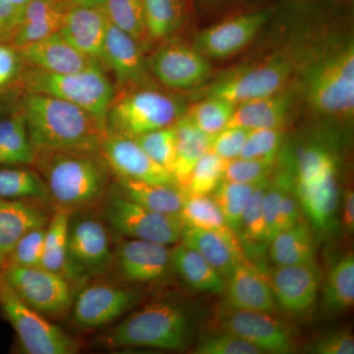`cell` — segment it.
<instances>
[{
	"label": "cell",
	"instance_id": "1",
	"mask_svg": "<svg viewBox=\"0 0 354 354\" xmlns=\"http://www.w3.org/2000/svg\"><path fill=\"white\" fill-rule=\"evenodd\" d=\"M18 111L36 150L100 153L108 136L106 122L50 95L24 92Z\"/></svg>",
	"mask_w": 354,
	"mask_h": 354
},
{
	"label": "cell",
	"instance_id": "2",
	"mask_svg": "<svg viewBox=\"0 0 354 354\" xmlns=\"http://www.w3.org/2000/svg\"><path fill=\"white\" fill-rule=\"evenodd\" d=\"M32 167L46 183L51 205L72 213L100 206L113 174L101 153L36 150Z\"/></svg>",
	"mask_w": 354,
	"mask_h": 354
},
{
	"label": "cell",
	"instance_id": "3",
	"mask_svg": "<svg viewBox=\"0 0 354 354\" xmlns=\"http://www.w3.org/2000/svg\"><path fill=\"white\" fill-rule=\"evenodd\" d=\"M192 312L171 300H157L135 310L104 335L101 344L109 349L148 348L183 351L194 334Z\"/></svg>",
	"mask_w": 354,
	"mask_h": 354
},
{
	"label": "cell",
	"instance_id": "4",
	"mask_svg": "<svg viewBox=\"0 0 354 354\" xmlns=\"http://www.w3.org/2000/svg\"><path fill=\"white\" fill-rule=\"evenodd\" d=\"M24 92L57 97L106 122L115 86L102 64L73 73L55 74L25 66L18 83Z\"/></svg>",
	"mask_w": 354,
	"mask_h": 354
},
{
	"label": "cell",
	"instance_id": "5",
	"mask_svg": "<svg viewBox=\"0 0 354 354\" xmlns=\"http://www.w3.org/2000/svg\"><path fill=\"white\" fill-rule=\"evenodd\" d=\"M305 95L312 111L325 118L349 120L354 113V44H339L310 66Z\"/></svg>",
	"mask_w": 354,
	"mask_h": 354
},
{
	"label": "cell",
	"instance_id": "6",
	"mask_svg": "<svg viewBox=\"0 0 354 354\" xmlns=\"http://www.w3.org/2000/svg\"><path fill=\"white\" fill-rule=\"evenodd\" d=\"M183 104L151 86L116 91L106 125L109 134L136 138L171 127L183 115Z\"/></svg>",
	"mask_w": 354,
	"mask_h": 354
},
{
	"label": "cell",
	"instance_id": "7",
	"mask_svg": "<svg viewBox=\"0 0 354 354\" xmlns=\"http://www.w3.org/2000/svg\"><path fill=\"white\" fill-rule=\"evenodd\" d=\"M113 248L109 228L92 209L75 212L70 218L64 276L82 286L111 271Z\"/></svg>",
	"mask_w": 354,
	"mask_h": 354
},
{
	"label": "cell",
	"instance_id": "8",
	"mask_svg": "<svg viewBox=\"0 0 354 354\" xmlns=\"http://www.w3.org/2000/svg\"><path fill=\"white\" fill-rule=\"evenodd\" d=\"M337 162L330 153L311 151L295 165L297 199L318 232L333 227L339 205Z\"/></svg>",
	"mask_w": 354,
	"mask_h": 354
},
{
	"label": "cell",
	"instance_id": "9",
	"mask_svg": "<svg viewBox=\"0 0 354 354\" xmlns=\"http://www.w3.org/2000/svg\"><path fill=\"white\" fill-rule=\"evenodd\" d=\"M106 225L128 239L171 245L180 241L183 223L177 216L165 215L132 201L111 183L101 204Z\"/></svg>",
	"mask_w": 354,
	"mask_h": 354
},
{
	"label": "cell",
	"instance_id": "10",
	"mask_svg": "<svg viewBox=\"0 0 354 354\" xmlns=\"http://www.w3.org/2000/svg\"><path fill=\"white\" fill-rule=\"evenodd\" d=\"M0 310L12 326L25 353L75 354L80 351V344L75 337L23 302L1 272Z\"/></svg>",
	"mask_w": 354,
	"mask_h": 354
},
{
	"label": "cell",
	"instance_id": "11",
	"mask_svg": "<svg viewBox=\"0 0 354 354\" xmlns=\"http://www.w3.org/2000/svg\"><path fill=\"white\" fill-rule=\"evenodd\" d=\"M0 272L18 297L44 316L60 318L71 311L75 293L64 274L22 266H7Z\"/></svg>",
	"mask_w": 354,
	"mask_h": 354
},
{
	"label": "cell",
	"instance_id": "12",
	"mask_svg": "<svg viewBox=\"0 0 354 354\" xmlns=\"http://www.w3.org/2000/svg\"><path fill=\"white\" fill-rule=\"evenodd\" d=\"M293 73L290 58L277 53L248 67L236 70L212 84L206 97L227 100L235 106L277 94L285 88Z\"/></svg>",
	"mask_w": 354,
	"mask_h": 354
},
{
	"label": "cell",
	"instance_id": "13",
	"mask_svg": "<svg viewBox=\"0 0 354 354\" xmlns=\"http://www.w3.org/2000/svg\"><path fill=\"white\" fill-rule=\"evenodd\" d=\"M82 286L71 308L74 323L81 329H97L109 325L141 299L138 290L120 281L95 278Z\"/></svg>",
	"mask_w": 354,
	"mask_h": 354
},
{
	"label": "cell",
	"instance_id": "14",
	"mask_svg": "<svg viewBox=\"0 0 354 354\" xmlns=\"http://www.w3.org/2000/svg\"><path fill=\"white\" fill-rule=\"evenodd\" d=\"M221 328L250 342L262 353L288 354L297 351L292 327L274 314L225 307L220 316Z\"/></svg>",
	"mask_w": 354,
	"mask_h": 354
},
{
	"label": "cell",
	"instance_id": "15",
	"mask_svg": "<svg viewBox=\"0 0 354 354\" xmlns=\"http://www.w3.org/2000/svg\"><path fill=\"white\" fill-rule=\"evenodd\" d=\"M128 285L162 281L171 270V249L157 242L125 239L113 247L111 271Z\"/></svg>",
	"mask_w": 354,
	"mask_h": 354
},
{
	"label": "cell",
	"instance_id": "16",
	"mask_svg": "<svg viewBox=\"0 0 354 354\" xmlns=\"http://www.w3.org/2000/svg\"><path fill=\"white\" fill-rule=\"evenodd\" d=\"M150 73L172 90L196 88L208 80L212 66L198 48L183 44H165L147 60Z\"/></svg>",
	"mask_w": 354,
	"mask_h": 354
},
{
	"label": "cell",
	"instance_id": "17",
	"mask_svg": "<svg viewBox=\"0 0 354 354\" xmlns=\"http://www.w3.org/2000/svg\"><path fill=\"white\" fill-rule=\"evenodd\" d=\"M270 281L278 310L286 315L302 316L316 304L321 272L315 262L274 266Z\"/></svg>",
	"mask_w": 354,
	"mask_h": 354
},
{
	"label": "cell",
	"instance_id": "18",
	"mask_svg": "<svg viewBox=\"0 0 354 354\" xmlns=\"http://www.w3.org/2000/svg\"><path fill=\"white\" fill-rule=\"evenodd\" d=\"M144 48L109 21L100 62L113 73L116 91L151 86Z\"/></svg>",
	"mask_w": 354,
	"mask_h": 354
},
{
	"label": "cell",
	"instance_id": "19",
	"mask_svg": "<svg viewBox=\"0 0 354 354\" xmlns=\"http://www.w3.org/2000/svg\"><path fill=\"white\" fill-rule=\"evenodd\" d=\"M100 153L115 178L177 184L171 172L149 157L134 138L108 133Z\"/></svg>",
	"mask_w": 354,
	"mask_h": 354
},
{
	"label": "cell",
	"instance_id": "20",
	"mask_svg": "<svg viewBox=\"0 0 354 354\" xmlns=\"http://www.w3.org/2000/svg\"><path fill=\"white\" fill-rule=\"evenodd\" d=\"M227 307L248 311H278L270 277L249 258H244L225 279Z\"/></svg>",
	"mask_w": 354,
	"mask_h": 354
},
{
	"label": "cell",
	"instance_id": "21",
	"mask_svg": "<svg viewBox=\"0 0 354 354\" xmlns=\"http://www.w3.org/2000/svg\"><path fill=\"white\" fill-rule=\"evenodd\" d=\"M269 12L247 13L207 28L198 36L196 46L206 57L227 58L250 43L269 19Z\"/></svg>",
	"mask_w": 354,
	"mask_h": 354
},
{
	"label": "cell",
	"instance_id": "22",
	"mask_svg": "<svg viewBox=\"0 0 354 354\" xmlns=\"http://www.w3.org/2000/svg\"><path fill=\"white\" fill-rule=\"evenodd\" d=\"M17 50L25 66L48 73H73L102 64L100 60L77 50L60 36L59 32L41 41L25 44Z\"/></svg>",
	"mask_w": 354,
	"mask_h": 354
},
{
	"label": "cell",
	"instance_id": "23",
	"mask_svg": "<svg viewBox=\"0 0 354 354\" xmlns=\"http://www.w3.org/2000/svg\"><path fill=\"white\" fill-rule=\"evenodd\" d=\"M48 206L27 200L0 199V271L26 232L48 225L51 216Z\"/></svg>",
	"mask_w": 354,
	"mask_h": 354
},
{
	"label": "cell",
	"instance_id": "24",
	"mask_svg": "<svg viewBox=\"0 0 354 354\" xmlns=\"http://www.w3.org/2000/svg\"><path fill=\"white\" fill-rule=\"evenodd\" d=\"M181 242L194 249L227 279L235 266L246 257L239 235L223 230L183 227Z\"/></svg>",
	"mask_w": 354,
	"mask_h": 354
},
{
	"label": "cell",
	"instance_id": "25",
	"mask_svg": "<svg viewBox=\"0 0 354 354\" xmlns=\"http://www.w3.org/2000/svg\"><path fill=\"white\" fill-rule=\"evenodd\" d=\"M108 26L102 6L73 4L58 32L77 50L100 60Z\"/></svg>",
	"mask_w": 354,
	"mask_h": 354
},
{
	"label": "cell",
	"instance_id": "26",
	"mask_svg": "<svg viewBox=\"0 0 354 354\" xmlns=\"http://www.w3.org/2000/svg\"><path fill=\"white\" fill-rule=\"evenodd\" d=\"M72 6V0H29L22 6L19 27L10 44L18 48L57 34Z\"/></svg>",
	"mask_w": 354,
	"mask_h": 354
},
{
	"label": "cell",
	"instance_id": "27",
	"mask_svg": "<svg viewBox=\"0 0 354 354\" xmlns=\"http://www.w3.org/2000/svg\"><path fill=\"white\" fill-rule=\"evenodd\" d=\"M291 95L285 91L243 102L235 108L227 127L247 130L283 128L291 109Z\"/></svg>",
	"mask_w": 354,
	"mask_h": 354
},
{
	"label": "cell",
	"instance_id": "28",
	"mask_svg": "<svg viewBox=\"0 0 354 354\" xmlns=\"http://www.w3.org/2000/svg\"><path fill=\"white\" fill-rule=\"evenodd\" d=\"M171 270L192 290L223 295L225 279L197 251L183 242L171 249Z\"/></svg>",
	"mask_w": 354,
	"mask_h": 354
},
{
	"label": "cell",
	"instance_id": "29",
	"mask_svg": "<svg viewBox=\"0 0 354 354\" xmlns=\"http://www.w3.org/2000/svg\"><path fill=\"white\" fill-rule=\"evenodd\" d=\"M174 127L176 158L172 176L177 185L184 189L193 167L205 153L211 151L213 136L200 130L186 113L176 120Z\"/></svg>",
	"mask_w": 354,
	"mask_h": 354
},
{
	"label": "cell",
	"instance_id": "30",
	"mask_svg": "<svg viewBox=\"0 0 354 354\" xmlns=\"http://www.w3.org/2000/svg\"><path fill=\"white\" fill-rule=\"evenodd\" d=\"M115 183L121 192L132 201L165 215L178 216L187 196V192L177 184L144 183L125 178H116Z\"/></svg>",
	"mask_w": 354,
	"mask_h": 354
},
{
	"label": "cell",
	"instance_id": "31",
	"mask_svg": "<svg viewBox=\"0 0 354 354\" xmlns=\"http://www.w3.org/2000/svg\"><path fill=\"white\" fill-rule=\"evenodd\" d=\"M268 252L274 266L315 262V239L312 225L301 220L278 232L270 241Z\"/></svg>",
	"mask_w": 354,
	"mask_h": 354
},
{
	"label": "cell",
	"instance_id": "32",
	"mask_svg": "<svg viewBox=\"0 0 354 354\" xmlns=\"http://www.w3.org/2000/svg\"><path fill=\"white\" fill-rule=\"evenodd\" d=\"M36 149L19 111L0 118V165L32 167Z\"/></svg>",
	"mask_w": 354,
	"mask_h": 354
},
{
	"label": "cell",
	"instance_id": "33",
	"mask_svg": "<svg viewBox=\"0 0 354 354\" xmlns=\"http://www.w3.org/2000/svg\"><path fill=\"white\" fill-rule=\"evenodd\" d=\"M0 199L27 200L51 205L43 178L27 165L0 167Z\"/></svg>",
	"mask_w": 354,
	"mask_h": 354
},
{
	"label": "cell",
	"instance_id": "34",
	"mask_svg": "<svg viewBox=\"0 0 354 354\" xmlns=\"http://www.w3.org/2000/svg\"><path fill=\"white\" fill-rule=\"evenodd\" d=\"M268 184V181L258 184L242 216L241 228L237 235L246 257L249 255L258 257L268 250L269 246L263 212V198Z\"/></svg>",
	"mask_w": 354,
	"mask_h": 354
},
{
	"label": "cell",
	"instance_id": "35",
	"mask_svg": "<svg viewBox=\"0 0 354 354\" xmlns=\"http://www.w3.org/2000/svg\"><path fill=\"white\" fill-rule=\"evenodd\" d=\"M323 306L332 313L354 304V254L349 251L330 268L323 286Z\"/></svg>",
	"mask_w": 354,
	"mask_h": 354
},
{
	"label": "cell",
	"instance_id": "36",
	"mask_svg": "<svg viewBox=\"0 0 354 354\" xmlns=\"http://www.w3.org/2000/svg\"><path fill=\"white\" fill-rule=\"evenodd\" d=\"M72 212L55 208L44 235L43 259L41 267L64 274L68 227Z\"/></svg>",
	"mask_w": 354,
	"mask_h": 354
},
{
	"label": "cell",
	"instance_id": "37",
	"mask_svg": "<svg viewBox=\"0 0 354 354\" xmlns=\"http://www.w3.org/2000/svg\"><path fill=\"white\" fill-rule=\"evenodd\" d=\"M102 8L109 22L132 37L144 50L151 46L143 0H106Z\"/></svg>",
	"mask_w": 354,
	"mask_h": 354
},
{
	"label": "cell",
	"instance_id": "38",
	"mask_svg": "<svg viewBox=\"0 0 354 354\" xmlns=\"http://www.w3.org/2000/svg\"><path fill=\"white\" fill-rule=\"evenodd\" d=\"M147 32L151 44L169 39L183 19L180 0H143Z\"/></svg>",
	"mask_w": 354,
	"mask_h": 354
},
{
	"label": "cell",
	"instance_id": "39",
	"mask_svg": "<svg viewBox=\"0 0 354 354\" xmlns=\"http://www.w3.org/2000/svg\"><path fill=\"white\" fill-rule=\"evenodd\" d=\"M260 184V183H259ZM258 184L232 183L223 180L212 194L220 208L228 227L239 234L242 216L249 199Z\"/></svg>",
	"mask_w": 354,
	"mask_h": 354
},
{
	"label": "cell",
	"instance_id": "40",
	"mask_svg": "<svg viewBox=\"0 0 354 354\" xmlns=\"http://www.w3.org/2000/svg\"><path fill=\"white\" fill-rule=\"evenodd\" d=\"M178 218L183 221V227L214 230L230 228L215 200L209 195L187 193Z\"/></svg>",
	"mask_w": 354,
	"mask_h": 354
},
{
	"label": "cell",
	"instance_id": "41",
	"mask_svg": "<svg viewBox=\"0 0 354 354\" xmlns=\"http://www.w3.org/2000/svg\"><path fill=\"white\" fill-rule=\"evenodd\" d=\"M235 108L236 106L227 100L206 97L193 104L185 113L200 130L211 136H215L227 127Z\"/></svg>",
	"mask_w": 354,
	"mask_h": 354
},
{
	"label": "cell",
	"instance_id": "42",
	"mask_svg": "<svg viewBox=\"0 0 354 354\" xmlns=\"http://www.w3.org/2000/svg\"><path fill=\"white\" fill-rule=\"evenodd\" d=\"M225 162L227 160L209 151L193 167L184 190L189 194H212L223 180Z\"/></svg>",
	"mask_w": 354,
	"mask_h": 354
},
{
	"label": "cell",
	"instance_id": "43",
	"mask_svg": "<svg viewBox=\"0 0 354 354\" xmlns=\"http://www.w3.org/2000/svg\"><path fill=\"white\" fill-rule=\"evenodd\" d=\"M134 139L149 157L172 174L176 158V132L174 125L146 133Z\"/></svg>",
	"mask_w": 354,
	"mask_h": 354
},
{
	"label": "cell",
	"instance_id": "44",
	"mask_svg": "<svg viewBox=\"0 0 354 354\" xmlns=\"http://www.w3.org/2000/svg\"><path fill=\"white\" fill-rule=\"evenodd\" d=\"M283 140L285 134L283 128L249 130L239 157L276 160Z\"/></svg>",
	"mask_w": 354,
	"mask_h": 354
},
{
	"label": "cell",
	"instance_id": "45",
	"mask_svg": "<svg viewBox=\"0 0 354 354\" xmlns=\"http://www.w3.org/2000/svg\"><path fill=\"white\" fill-rule=\"evenodd\" d=\"M197 354H261L262 351L250 342L223 329L209 332L200 337L194 349Z\"/></svg>",
	"mask_w": 354,
	"mask_h": 354
},
{
	"label": "cell",
	"instance_id": "46",
	"mask_svg": "<svg viewBox=\"0 0 354 354\" xmlns=\"http://www.w3.org/2000/svg\"><path fill=\"white\" fill-rule=\"evenodd\" d=\"M274 160L242 157L232 158L225 162L223 180L247 184L265 183L274 169Z\"/></svg>",
	"mask_w": 354,
	"mask_h": 354
},
{
	"label": "cell",
	"instance_id": "47",
	"mask_svg": "<svg viewBox=\"0 0 354 354\" xmlns=\"http://www.w3.org/2000/svg\"><path fill=\"white\" fill-rule=\"evenodd\" d=\"M46 225L32 228L19 239L9 257L7 266L41 267Z\"/></svg>",
	"mask_w": 354,
	"mask_h": 354
},
{
	"label": "cell",
	"instance_id": "48",
	"mask_svg": "<svg viewBox=\"0 0 354 354\" xmlns=\"http://www.w3.org/2000/svg\"><path fill=\"white\" fill-rule=\"evenodd\" d=\"M249 130L236 127H227L212 140L211 151L225 160L241 156Z\"/></svg>",
	"mask_w": 354,
	"mask_h": 354
},
{
	"label": "cell",
	"instance_id": "49",
	"mask_svg": "<svg viewBox=\"0 0 354 354\" xmlns=\"http://www.w3.org/2000/svg\"><path fill=\"white\" fill-rule=\"evenodd\" d=\"M306 349L314 354H353V335L346 330H333L312 342Z\"/></svg>",
	"mask_w": 354,
	"mask_h": 354
},
{
	"label": "cell",
	"instance_id": "50",
	"mask_svg": "<svg viewBox=\"0 0 354 354\" xmlns=\"http://www.w3.org/2000/svg\"><path fill=\"white\" fill-rule=\"evenodd\" d=\"M23 68L17 48L11 44L0 43V93L18 83Z\"/></svg>",
	"mask_w": 354,
	"mask_h": 354
},
{
	"label": "cell",
	"instance_id": "51",
	"mask_svg": "<svg viewBox=\"0 0 354 354\" xmlns=\"http://www.w3.org/2000/svg\"><path fill=\"white\" fill-rule=\"evenodd\" d=\"M22 7L0 0V43L10 44L20 24Z\"/></svg>",
	"mask_w": 354,
	"mask_h": 354
},
{
	"label": "cell",
	"instance_id": "52",
	"mask_svg": "<svg viewBox=\"0 0 354 354\" xmlns=\"http://www.w3.org/2000/svg\"><path fill=\"white\" fill-rule=\"evenodd\" d=\"M301 220L302 211L299 202L286 188L279 206L277 234L286 228L292 227Z\"/></svg>",
	"mask_w": 354,
	"mask_h": 354
},
{
	"label": "cell",
	"instance_id": "53",
	"mask_svg": "<svg viewBox=\"0 0 354 354\" xmlns=\"http://www.w3.org/2000/svg\"><path fill=\"white\" fill-rule=\"evenodd\" d=\"M341 223L342 234L351 236L354 232V193L353 189L344 191L342 198Z\"/></svg>",
	"mask_w": 354,
	"mask_h": 354
},
{
	"label": "cell",
	"instance_id": "54",
	"mask_svg": "<svg viewBox=\"0 0 354 354\" xmlns=\"http://www.w3.org/2000/svg\"><path fill=\"white\" fill-rule=\"evenodd\" d=\"M106 0H72L77 6H102Z\"/></svg>",
	"mask_w": 354,
	"mask_h": 354
},
{
	"label": "cell",
	"instance_id": "55",
	"mask_svg": "<svg viewBox=\"0 0 354 354\" xmlns=\"http://www.w3.org/2000/svg\"><path fill=\"white\" fill-rule=\"evenodd\" d=\"M7 1L10 2V3L14 4V6L22 7L24 4L27 3L29 0H7Z\"/></svg>",
	"mask_w": 354,
	"mask_h": 354
}]
</instances>
